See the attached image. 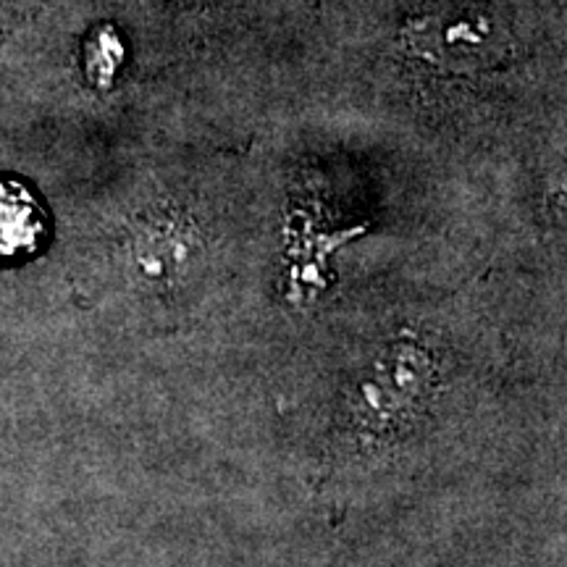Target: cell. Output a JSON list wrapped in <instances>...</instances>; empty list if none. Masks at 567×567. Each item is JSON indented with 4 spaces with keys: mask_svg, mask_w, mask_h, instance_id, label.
I'll return each mask as SVG.
<instances>
[{
    "mask_svg": "<svg viewBox=\"0 0 567 567\" xmlns=\"http://www.w3.org/2000/svg\"><path fill=\"white\" fill-rule=\"evenodd\" d=\"M124 63V42L113 27H101L92 32V38L84 45V71L92 87L109 90L116 80L118 69Z\"/></svg>",
    "mask_w": 567,
    "mask_h": 567,
    "instance_id": "cell-2",
    "label": "cell"
},
{
    "mask_svg": "<svg viewBox=\"0 0 567 567\" xmlns=\"http://www.w3.org/2000/svg\"><path fill=\"white\" fill-rule=\"evenodd\" d=\"M45 213L21 182L0 179V264L32 255L45 239Z\"/></svg>",
    "mask_w": 567,
    "mask_h": 567,
    "instance_id": "cell-1",
    "label": "cell"
}]
</instances>
